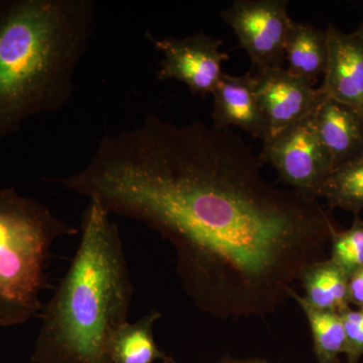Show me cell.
Returning <instances> with one entry per match:
<instances>
[{"label":"cell","mask_w":363,"mask_h":363,"mask_svg":"<svg viewBox=\"0 0 363 363\" xmlns=\"http://www.w3.org/2000/svg\"><path fill=\"white\" fill-rule=\"evenodd\" d=\"M162 317L150 312L138 322H126L114 334L109 351L111 363H154L164 359L154 335L155 324Z\"/></svg>","instance_id":"14"},{"label":"cell","mask_w":363,"mask_h":363,"mask_svg":"<svg viewBox=\"0 0 363 363\" xmlns=\"http://www.w3.org/2000/svg\"><path fill=\"white\" fill-rule=\"evenodd\" d=\"M77 233L39 200L0 188V326H20L37 316L52 245Z\"/></svg>","instance_id":"4"},{"label":"cell","mask_w":363,"mask_h":363,"mask_svg":"<svg viewBox=\"0 0 363 363\" xmlns=\"http://www.w3.org/2000/svg\"><path fill=\"white\" fill-rule=\"evenodd\" d=\"M255 78L257 99L269 125V138L315 116L327 97L321 87L315 88L285 68L257 71Z\"/></svg>","instance_id":"8"},{"label":"cell","mask_w":363,"mask_h":363,"mask_svg":"<svg viewBox=\"0 0 363 363\" xmlns=\"http://www.w3.org/2000/svg\"><path fill=\"white\" fill-rule=\"evenodd\" d=\"M315 126L334 169L363 156V123L350 108L326 97Z\"/></svg>","instance_id":"11"},{"label":"cell","mask_w":363,"mask_h":363,"mask_svg":"<svg viewBox=\"0 0 363 363\" xmlns=\"http://www.w3.org/2000/svg\"><path fill=\"white\" fill-rule=\"evenodd\" d=\"M330 247V259L350 276L363 267V221L358 215L347 230L334 233Z\"/></svg>","instance_id":"17"},{"label":"cell","mask_w":363,"mask_h":363,"mask_svg":"<svg viewBox=\"0 0 363 363\" xmlns=\"http://www.w3.org/2000/svg\"><path fill=\"white\" fill-rule=\"evenodd\" d=\"M348 302L350 305L363 307V267L350 276L348 281Z\"/></svg>","instance_id":"19"},{"label":"cell","mask_w":363,"mask_h":363,"mask_svg":"<svg viewBox=\"0 0 363 363\" xmlns=\"http://www.w3.org/2000/svg\"><path fill=\"white\" fill-rule=\"evenodd\" d=\"M328 59L326 30L293 21L285 45L286 70L315 86L326 72Z\"/></svg>","instance_id":"12"},{"label":"cell","mask_w":363,"mask_h":363,"mask_svg":"<svg viewBox=\"0 0 363 363\" xmlns=\"http://www.w3.org/2000/svg\"><path fill=\"white\" fill-rule=\"evenodd\" d=\"M220 363H271L259 358H252V359H227Z\"/></svg>","instance_id":"20"},{"label":"cell","mask_w":363,"mask_h":363,"mask_svg":"<svg viewBox=\"0 0 363 363\" xmlns=\"http://www.w3.org/2000/svg\"><path fill=\"white\" fill-rule=\"evenodd\" d=\"M355 35H357L358 37L362 38L363 40V20L362 21V23H360V26H358L357 32H354Z\"/></svg>","instance_id":"21"},{"label":"cell","mask_w":363,"mask_h":363,"mask_svg":"<svg viewBox=\"0 0 363 363\" xmlns=\"http://www.w3.org/2000/svg\"><path fill=\"white\" fill-rule=\"evenodd\" d=\"M94 9L91 0H0V143L70 101Z\"/></svg>","instance_id":"3"},{"label":"cell","mask_w":363,"mask_h":363,"mask_svg":"<svg viewBox=\"0 0 363 363\" xmlns=\"http://www.w3.org/2000/svg\"><path fill=\"white\" fill-rule=\"evenodd\" d=\"M290 298L302 308L309 322L318 363H339V355L344 354L345 350V333L340 314L311 307L294 290Z\"/></svg>","instance_id":"15"},{"label":"cell","mask_w":363,"mask_h":363,"mask_svg":"<svg viewBox=\"0 0 363 363\" xmlns=\"http://www.w3.org/2000/svg\"><path fill=\"white\" fill-rule=\"evenodd\" d=\"M340 316L345 333L344 354L348 363H357L363 355V307L357 310L350 307Z\"/></svg>","instance_id":"18"},{"label":"cell","mask_w":363,"mask_h":363,"mask_svg":"<svg viewBox=\"0 0 363 363\" xmlns=\"http://www.w3.org/2000/svg\"><path fill=\"white\" fill-rule=\"evenodd\" d=\"M212 95L214 128L224 130L236 126L262 142L269 138V125L257 99L255 75L224 73Z\"/></svg>","instance_id":"10"},{"label":"cell","mask_w":363,"mask_h":363,"mask_svg":"<svg viewBox=\"0 0 363 363\" xmlns=\"http://www.w3.org/2000/svg\"><path fill=\"white\" fill-rule=\"evenodd\" d=\"M286 6L285 0H236L221 11L257 71L284 68L286 37L293 23Z\"/></svg>","instance_id":"6"},{"label":"cell","mask_w":363,"mask_h":363,"mask_svg":"<svg viewBox=\"0 0 363 363\" xmlns=\"http://www.w3.org/2000/svg\"><path fill=\"white\" fill-rule=\"evenodd\" d=\"M147 38L164 55L157 79L185 83L192 94H212L224 74L222 63L230 59L227 52L220 51L222 40L204 32L182 39L157 40L150 33Z\"/></svg>","instance_id":"7"},{"label":"cell","mask_w":363,"mask_h":363,"mask_svg":"<svg viewBox=\"0 0 363 363\" xmlns=\"http://www.w3.org/2000/svg\"><path fill=\"white\" fill-rule=\"evenodd\" d=\"M259 157L262 164L276 169L279 180L307 199L318 200L334 171L318 136L315 116L267 138Z\"/></svg>","instance_id":"5"},{"label":"cell","mask_w":363,"mask_h":363,"mask_svg":"<svg viewBox=\"0 0 363 363\" xmlns=\"http://www.w3.org/2000/svg\"><path fill=\"white\" fill-rule=\"evenodd\" d=\"M326 32L329 59L322 90L327 97L354 112L363 123V40L333 25Z\"/></svg>","instance_id":"9"},{"label":"cell","mask_w":363,"mask_h":363,"mask_svg":"<svg viewBox=\"0 0 363 363\" xmlns=\"http://www.w3.org/2000/svg\"><path fill=\"white\" fill-rule=\"evenodd\" d=\"M131 298L118 227L91 199L75 255L43 310L32 363H111L112 338L128 322Z\"/></svg>","instance_id":"2"},{"label":"cell","mask_w":363,"mask_h":363,"mask_svg":"<svg viewBox=\"0 0 363 363\" xmlns=\"http://www.w3.org/2000/svg\"><path fill=\"white\" fill-rule=\"evenodd\" d=\"M319 197L325 198L330 208L358 215L363 209V156L334 169Z\"/></svg>","instance_id":"16"},{"label":"cell","mask_w":363,"mask_h":363,"mask_svg":"<svg viewBox=\"0 0 363 363\" xmlns=\"http://www.w3.org/2000/svg\"><path fill=\"white\" fill-rule=\"evenodd\" d=\"M262 164L229 128L149 113L102 136L87 164L59 182L169 241L182 288L202 312L264 317L324 259L337 229L318 200L264 180Z\"/></svg>","instance_id":"1"},{"label":"cell","mask_w":363,"mask_h":363,"mask_svg":"<svg viewBox=\"0 0 363 363\" xmlns=\"http://www.w3.org/2000/svg\"><path fill=\"white\" fill-rule=\"evenodd\" d=\"M306 302L311 307L338 314L350 307L348 302L350 274L330 259L313 262L300 274Z\"/></svg>","instance_id":"13"}]
</instances>
